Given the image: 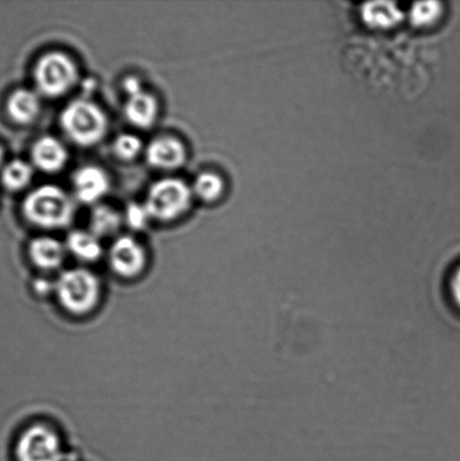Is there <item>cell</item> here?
Returning <instances> with one entry per match:
<instances>
[{"label": "cell", "mask_w": 460, "mask_h": 461, "mask_svg": "<svg viewBox=\"0 0 460 461\" xmlns=\"http://www.w3.org/2000/svg\"><path fill=\"white\" fill-rule=\"evenodd\" d=\"M53 294L68 313L84 316L92 313L101 302L102 283L92 270L77 267L58 276Z\"/></svg>", "instance_id": "1"}, {"label": "cell", "mask_w": 460, "mask_h": 461, "mask_svg": "<svg viewBox=\"0 0 460 461\" xmlns=\"http://www.w3.org/2000/svg\"><path fill=\"white\" fill-rule=\"evenodd\" d=\"M23 213L35 227L62 229L74 220L75 204L62 188L43 185L27 195L23 204Z\"/></svg>", "instance_id": "2"}, {"label": "cell", "mask_w": 460, "mask_h": 461, "mask_svg": "<svg viewBox=\"0 0 460 461\" xmlns=\"http://www.w3.org/2000/svg\"><path fill=\"white\" fill-rule=\"evenodd\" d=\"M60 123L67 137L81 147L101 142L108 125L105 113L88 99H77L68 104L61 113Z\"/></svg>", "instance_id": "3"}, {"label": "cell", "mask_w": 460, "mask_h": 461, "mask_svg": "<svg viewBox=\"0 0 460 461\" xmlns=\"http://www.w3.org/2000/svg\"><path fill=\"white\" fill-rule=\"evenodd\" d=\"M79 78L76 62L62 52H49L41 57L34 68L36 88L44 96L57 98L69 93Z\"/></svg>", "instance_id": "4"}, {"label": "cell", "mask_w": 460, "mask_h": 461, "mask_svg": "<svg viewBox=\"0 0 460 461\" xmlns=\"http://www.w3.org/2000/svg\"><path fill=\"white\" fill-rule=\"evenodd\" d=\"M193 189L178 178H165L152 185L146 205L151 219L169 222L186 213L192 204Z\"/></svg>", "instance_id": "5"}, {"label": "cell", "mask_w": 460, "mask_h": 461, "mask_svg": "<svg viewBox=\"0 0 460 461\" xmlns=\"http://www.w3.org/2000/svg\"><path fill=\"white\" fill-rule=\"evenodd\" d=\"M18 461H63L65 449L59 433L48 424H34L22 433L16 446Z\"/></svg>", "instance_id": "6"}, {"label": "cell", "mask_w": 460, "mask_h": 461, "mask_svg": "<svg viewBox=\"0 0 460 461\" xmlns=\"http://www.w3.org/2000/svg\"><path fill=\"white\" fill-rule=\"evenodd\" d=\"M108 264L120 277L137 278L146 269L147 252L137 239L122 235L113 242L108 251Z\"/></svg>", "instance_id": "7"}, {"label": "cell", "mask_w": 460, "mask_h": 461, "mask_svg": "<svg viewBox=\"0 0 460 461\" xmlns=\"http://www.w3.org/2000/svg\"><path fill=\"white\" fill-rule=\"evenodd\" d=\"M146 158L148 164L153 168L174 170L185 164L187 151L180 140L165 135L149 143Z\"/></svg>", "instance_id": "8"}, {"label": "cell", "mask_w": 460, "mask_h": 461, "mask_svg": "<svg viewBox=\"0 0 460 461\" xmlns=\"http://www.w3.org/2000/svg\"><path fill=\"white\" fill-rule=\"evenodd\" d=\"M75 195L84 204H95L106 195L110 189V179L105 170L97 166H85L76 171L74 178Z\"/></svg>", "instance_id": "9"}, {"label": "cell", "mask_w": 460, "mask_h": 461, "mask_svg": "<svg viewBox=\"0 0 460 461\" xmlns=\"http://www.w3.org/2000/svg\"><path fill=\"white\" fill-rule=\"evenodd\" d=\"M31 156L36 168L43 173L54 174L65 168L69 153L65 144L57 138L43 137L33 144Z\"/></svg>", "instance_id": "10"}, {"label": "cell", "mask_w": 460, "mask_h": 461, "mask_svg": "<svg viewBox=\"0 0 460 461\" xmlns=\"http://www.w3.org/2000/svg\"><path fill=\"white\" fill-rule=\"evenodd\" d=\"M66 244L51 237L36 238L30 243L32 262L43 271L60 269L67 257Z\"/></svg>", "instance_id": "11"}, {"label": "cell", "mask_w": 460, "mask_h": 461, "mask_svg": "<svg viewBox=\"0 0 460 461\" xmlns=\"http://www.w3.org/2000/svg\"><path fill=\"white\" fill-rule=\"evenodd\" d=\"M360 16L365 25L375 30H389L404 20V13L395 3L375 2L364 4Z\"/></svg>", "instance_id": "12"}, {"label": "cell", "mask_w": 460, "mask_h": 461, "mask_svg": "<svg viewBox=\"0 0 460 461\" xmlns=\"http://www.w3.org/2000/svg\"><path fill=\"white\" fill-rule=\"evenodd\" d=\"M158 111H159V106H158L157 99L144 90L128 97L124 106L126 120L139 129L150 128L155 123Z\"/></svg>", "instance_id": "13"}, {"label": "cell", "mask_w": 460, "mask_h": 461, "mask_svg": "<svg viewBox=\"0 0 460 461\" xmlns=\"http://www.w3.org/2000/svg\"><path fill=\"white\" fill-rule=\"evenodd\" d=\"M41 111L39 94L32 89H17L9 96L7 112L18 124H30L38 117Z\"/></svg>", "instance_id": "14"}, {"label": "cell", "mask_w": 460, "mask_h": 461, "mask_svg": "<svg viewBox=\"0 0 460 461\" xmlns=\"http://www.w3.org/2000/svg\"><path fill=\"white\" fill-rule=\"evenodd\" d=\"M67 251L81 262H96L103 256L101 240L90 230H76L68 235Z\"/></svg>", "instance_id": "15"}, {"label": "cell", "mask_w": 460, "mask_h": 461, "mask_svg": "<svg viewBox=\"0 0 460 461\" xmlns=\"http://www.w3.org/2000/svg\"><path fill=\"white\" fill-rule=\"evenodd\" d=\"M123 218L116 210L111 206L97 205L94 207L90 214V232H93L99 239L112 237L119 232Z\"/></svg>", "instance_id": "16"}, {"label": "cell", "mask_w": 460, "mask_h": 461, "mask_svg": "<svg viewBox=\"0 0 460 461\" xmlns=\"http://www.w3.org/2000/svg\"><path fill=\"white\" fill-rule=\"evenodd\" d=\"M33 174V168L27 162L13 160L2 171V182L9 191H21L32 182Z\"/></svg>", "instance_id": "17"}, {"label": "cell", "mask_w": 460, "mask_h": 461, "mask_svg": "<svg viewBox=\"0 0 460 461\" xmlns=\"http://www.w3.org/2000/svg\"><path fill=\"white\" fill-rule=\"evenodd\" d=\"M193 194L201 201L212 203L218 201L224 192L222 177L212 171H204L197 176L193 185Z\"/></svg>", "instance_id": "18"}, {"label": "cell", "mask_w": 460, "mask_h": 461, "mask_svg": "<svg viewBox=\"0 0 460 461\" xmlns=\"http://www.w3.org/2000/svg\"><path fill=\"white\" fill-rule=\"evenodd\" d=\"M444 14V5L439 2L416 3L409 12V21L418 29L434 26Z\"/></svg>", "instance_id": "19"}, {"label": "cell", "mask_w": 460, "mask_h": 461, "mask_svg": "<svg viewBox=\"0 0 460 461\" xmlns=\"http://www.w3.org/2000/svg\"><path fill=\"white\" fill-rule=\"evenodd\" d=\"M143 144L137 135L121 134L113 143V151L122 160H133L141 152Z\"/></svg>", "instance_id": "20"}, {"label": "cell", "mask_w": 460, "mask_h": 461, "mask_svg": "<svg viewBox=\"0 0 460 461\" xmlns=\"http://www.w3.org/2000/svg\"><path fill=\"white\" fill-rule=\"evenodd\" d=\"M150 220L151 216L149 214L146 205L131 203L126 206L123 221L129 228L135 230H143Z\"/></svg>", "instance_id": "21"}, {"label": "cell", "mask_w": 460, "mask_h": 461, "mask_svg": "<svg viewBox=\"0 0 460 461\" xmlns=\"http://www.w3.org/2000/svg\"><path fill=\"white\" fill-rule=\"evenodd\" d=\"M450 300L460 310V267L450 276L448 283Z\"/></svg>", "instance_id": "22"}, {"label": "cell", "mask_w": 460, "mask_h": 461, "mask_svg": "<svg viewBox=\"0 0 460 461\" xmlns=\"http://www.w3.org/2000/svg\"><path fill=\"white\" fill-rule=\"evenodd\" d=\"M124 92L128 95V97L133 96V95H137L139 93L143 92V87L141 84V80L137 78V77L130 76L128 78L124 79L123 83Z\"/></svg>", "instance_id": "23"}, {"label": "cell", "mask_w": 460, "mask_h": 461, "mask_svg": "<svg viewBox=\"0 0 460 461\" xmlns=\"http://www.w3.org/2000/svg\"><path fill=\"white\" fill-rule=\"evenodd\" d=\"M4 159V152L2 150V148H0V165H2Z\"/></svg>", "instance_id": "24"}]
</instances>
